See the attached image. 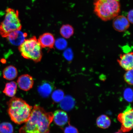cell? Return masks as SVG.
<instances>
[{
    "label": "cell",
    "instance_id": "e0dca14e",
    "mask_svg": "<svg viewBox=\"0 0 133 133\" xmlns=\"http://www.w3.org/2000/svg\"><path fill=\"white\" fill-rule=\"evenodd\" d=\"M60 33L62 37L66 39H69L74 34V28L70 25H64L60 30Z\"/></svg>",
    "mask_w": 133,
    "mask_h": 133
},
{
    "label": "cell",
    "instance_id": "8992f818",
    "mask_svg": "<svg viewBox=\"0 0 133 133\" xmlns=\"http://www.w3.org/2000/svg\"><path fill=\"white\" fill-rule=\"evenodd\" d=\"M133 110L131 106L118 116V119L121 124V130L124 132L130 131L133 127Z\"/></svg>",
    "mask_w": 133,
    "mask_h": 133
},
{
    "label": "cell",
    "instance_id": "7a4b0ae2",
    "mask_svg": "<svg viewBox=\"0 0 133 133\" xmlns=\"http://www.w3.org/2000/svg\"><path fill=\"white\" fill-rule=\"evenodd\" d=\"M8 112L11 120L21 124L27 121L33 107L21 98L13 97L7 102Z\"/></svg>",
    "mask_w": 133,
    "mask_h": 133
},
{
    "label": "cell",
    "instance_id": "f1b7e54d",
    "mask_svg": "<svg viewBox=\"0 0 133 133\" xmlns=\"http://www.w3.org/2000/svg\"><path fill=\"white\" fill-rule=\"evenodd\" d=\"M117 1H118V0H117Z\"/></svg>",
    "mask_w": 133,
    "mask_h": 133
},
{
    "label": "cell",
    "instance_id": "7c38bea8",
    "mask_svg": "<svg viewBox=\"0 0 133 133\" xmlns=\"http://www.w3.org/2000/svg\"><path fill=\"white\" fill-rule=\"evenodd\" d=\"M37 40L42 48H54L55 41L54 36L50 33H44L40 36Z\"/></svg>",
    "mask_w": 133,
    "mask_h": 133
},
{
    "label": "cell",
    "instance_id": "83f0119b",
    "mask_svg": "<svg viewBox=\"0 0 133 133\" xmlns=\"http://www.w3.org/2000/svg\"><path fill=\"white\" fill-rule=\"evenodd\" d=\"M49 133V132H46V133Z\"/></svg>",
    "mask_w": 133,
    "mask_h": 133
},
{
    "label": "cell",
    "instance_id": "4316f807",
    "mask_svg": "<svg viewBox=\"0 0 133 133\" xmlns=\"http://www.w3.org/2000/svg\"><path fill=\"white\" fill-rule=\"evenodd\" d=\"M115 133H122L121 132H116Z\"/></svg>",
    "mask_w": 133,
    "mask_h": 133
},
{
    "label": "cell",
    "instance_id": "cb8c5ba5",
    "mask_svg": "<svg viewBox=\"0 0 133 133\" xmlns=\"http://www.w3.org/2000/svg\"><path fill=\"white\" fill-rule=\"evenodd\" d=\"M64 133H78V132L76 128L72 126L69 125L65 128Z\"/></svg>",
    "mask_w": 133,
    "mask_h": 133
},
{
    "label": "cell",
    "instance_id": "d6986e66",
    "mask_svg": "<svg viewBox=\"0 0 133 133\" xmlns=\"http://www.w3.org/2000/svg\"><path fill=\"white\" fill-rule=\"evenodd\" d=\"M64 97V93L61 89H57L52 93L51 97L53 100L56 103L60 102Z\"/></svg>",
    "mask_w": 133,
    "mask_h": 133
},
{
    "label": "cell",
    "instance_id": "5bb4252c",
    "mask_svg": "<svg viewBox=\"0 0 133 133\" xmlns=\"http://www.w3.org/2000/svg\"><path fill=\"white\" fill-rule=\"evenodd\" d=\"M17 75V69L12 65L6 66L3 71V77L8 80H12L15 79Z\"/></svg>",
    "mask_w": 133,
    "mask_h": 133
},
{
    "label": "cell",
    "instance_id": "9a60e30c",
    "mask_svg": "<svg viewBox=\"0 0 133 133\" xmlns=\"http://www.w3.org/2000/svg\"><path fill=\"white\" fill-rule=\"evenodd\" d=\"M60 103V106L65 111H69L74 108L75 101L74 98L71 96H64V98Z\"/></svg>",
    "mask_w": 133,
    "mask_h": 133
},
{
    "label": "cell",
    "instance_id": "ac0fdd59",
    "mask_svg": "<svg viewBox=\"0 0 133 133\" xmlns=\"http://www.w3.org/2000/svg\"><path fill=\"white\" fill-rule=\"evenodd\" d=\"M111 124L110 119L107 116L104 115L99 116L96 120L97 125L102 129L108 128L110 126Z\"/></svg>",
    "mask_w": 133,
    "mask_h": 133
},
{
    "label": "cell",
    "instance_id": "2e32d148",
    "mask_svg": "<svg viewBox=\"0 0 133 133\" xmlns=\"http://www.w3.org/2000/svg\"><path fill=\"white\" fill-rule=\"evenodd\" d=\"M17 84L14 81L8 83L5 85L3 92L9 97H14L17 90Z\"/></svg>",
    "mask_w": 133,
    "mask_h": 133
},
{
    "label": "cell",
    "instance_id": "5b68a950",
    "mask_svg": "<svg viewBox=\"0 0 133 133\" xmlns=\"http://www.w3.org/2000/svg\"><path fill=\"white\" fill-rule=\"evenodd\" d=\"M42 48L36 37L34 36L25 39L18 49L23 57L37 63L41 61L42 57Z\"/></svg>",
    "mask_w": 133,
    "mask_h": 133
},
{
    "label": "cell",
    "instance_id": "3957f363",
    "mask_svg": "<svg viewBox=\"0 0 133 133\" xmlns=\"http://www.w3.org/2000/svg\"><path fill=\"white\" fill-rule=\"evenodd\" d=\"M94 12L104 21L114 19L121 11L120 5L117 0H94Z\"/></svg>",
    "mask_w": 133,
    "mask_h": 133
},
{
    "label": "cell",
    "instance_id": "ffe728a7",
    "mask_svg": "<svg viewBox=\"0 0 133 133\" xmlns=\"http://www.w3.org/2000/svg\"><path fill=\"white\" fill-rule=\"evenodd\" d=\"M13 128L9 122H5L0 124V133H13Z\"/></svg>",
    "mask_w": 133,
    "mask_h": 133
},
{
    "label": "cell",
    "instance_id": "8fae6325",
    "mask_svg": "<svg viewBox=\"0 0 133 133\" xmlns=\"http://www.w3.org/2000/svg\"><path fill=\"white\" fill-rule=\"evenodd\" d=\"M54 88V85L53 83L50 81H44L38 86L37 91L42 97L47 98L52 93Z\"/></svg>",
    "mask_w": 133,
    "mask_h": 133
},
{
    "label": "cell",
    "instance_id": "ba28073f",
    "mask_svg": "<svg viewBox=\"0 0 133 133\" xmlns=\"http://www.w3.org/2000/svg\"><path fill=\"white\" fill-rule=\"evenodd\" d=\"M27 36L26 33L23 32L21 30H16L11 32L6 38L11 44L19 46L24 42Z\"/></svg>",
    "mask_w": 133,
    "mask_h": 133
},
{
    "label": "cell",
    "instance_id": "277c9868",
    "mask_svg": "<svg viewBox=\"0 0 133 133\" xmlns=\"http://www.w3.org/2000/svg\"><path fill=\"white\" fill-rule=\"evenodd\" d=\"M5 11L4 19L0 24V34L3 37H7L12 31L21 30L22 28L17 10L8 8Z\"/></svg>",
    "mask_w": 133,
    "mask_h": 133
},
{
    "label": "cell",
    "instance_id": "52a82bcc",
    "mask_svg": "<svg viewBox=\"0 0 133 133\" xmlns=\"http://www.w3.org/2000/svg\"><path fill=\"white\" fill-rule=\"evenodd\" d=\"M114 19L112 25L116 31L119 32H123L129 27V22L125 17L118 15Z\"/></svg>",
    "mask_w": 133,
    "mask_h": 133
},
{
    "label": "cell",
    "instance_id": "7402d4cb",
    "mask_svg": "<svg viewBox=\"0 0 133 133\" xmlns=\"http://www.w3.org/2000/svg\"><path fill=\"white\" fill-rule=\"evenodd\" d=\"M124 78L128 84H133V69L127 71L124 75Z\"/></svg>",
    "mask_w": 133,
    "mask_h": 133
},
{
    "label": "cell",
    "instance_id": "d4e9b609",
    "mask_svg": "<svg viewBox=\"0 0 133 133\" xmlns=\"http://www.w3.org/2000/svg\"><path fill=\"white\" fill-rule=\"evenodd\" d=\"M127 19L131 24H133V10H131L128 13Z\"/></svg>",
    "mask_w": 133,
    "mask_h": 133
},
{
    "label": "cell",
    "instance_id": "30bf717a",
    "mask_svg": "<svg viewBox=\"0 0 133 133\" xmlns=\"http://www.w3.org/2000/svg\"><path fill=\"white\" fill-rule=\"evenodd\" d=\"M17 82L20 89L25 91L32 89L34 84L33 78L29 74L22 75L18 78Z\"/></svg>",
    "mask_w": 133,
    "mask_h": 133
},
{
    "label": "cell",
    "instance_id": "484cf974",
    "mask_svg": "<svg viewBox=\"0 0 133 133\" xmlns=\"http://www.w3.org/2000/svg\"><path fill=\"white\" fill-rule=\"evenodd\" d=\"M64 55L66 59L69 60L71 58V52L69 49L66 50L65 51Z\"/></svg>",
    "mask_w": 133,
    "mask_h": 133
},
{
    "label": "cell",
    "instance_id": "6da1fadb",
    "mask_svg": "<svg viewBox=\"0 0 133 133\" xmlns=\"http://www.w3.org/2000/svg\"><path fill=\"white\" fill-rule=\"evenodd\" d=\"M53 117L52 112H46L41 106L35 105L29 119L19 129V133L49 132Z\"/></svg>",
    "mask_w": 133,
    "mask_h": 133
},
{
    "label": "cell",
    "instance_id": "4fadbf2b",
    "mask_svg": "<svg viewBox=\"0 0 133 133\" xmlns=\"http://www.w3.org/2000/svg\"><path fill=\"white\" fill-rule=\"evenodd\" d=\"M53 121L55 123L61 127L64 126L67 123L69 118L66 112L64 111L58 110L53 114Z\"/></svg>",
    "mask_w": 133,
    "mask_h": 133
},
{
    "label": "cell",
    "instance_id": "9c48e42d",
    "mask_svg": "<svg viewBox=\"0 0 133 133\" xmlns=\"http://www.w3.org/2000/svg\"><path fill=\"white\" fill-rule=\"evenodd\" d=\"M117 62L119 65L126 71L133 69V53L121 54Z\"/></svg>",
    "mask_w": 133,
    "mask_h": 133
},
{
    "label": "cell",
    "instance_id": "603a6c76",
    "mask_svg": "<svg viewBox=\"0 0 133 133\" xmlns=\"http://www.w3.org/2000/svg\"><path fill=\"white\" fill-rule=\"evenodd\" d=\"M133 92L130 88H127L124 91V98L128 102H132V101Z\"/></svg>",
    "mask_w": 133,
    "mask_h": 133
},
{
    "label": "cell",
    "instance_id": "44dd1931",
    "mask_svg": "<svg viewBox=\"0 0 133 133\" xmlns=\"http://www.w3.org/2000/svg\"><path fill=\"white\" fill-rule=\"evenodd\" d=\"M55 42L56 48L59 50H63L65 49L67 45L66 41L62 38L57 39Z\"/></svg>",
    "mask_w": 133,
    "mask_h": 133
}]
</instances>
